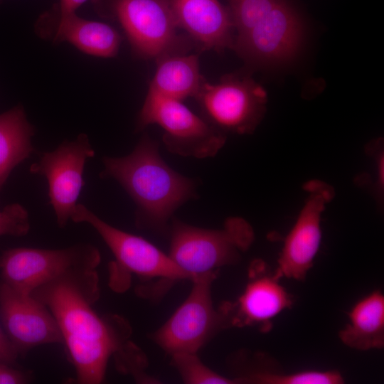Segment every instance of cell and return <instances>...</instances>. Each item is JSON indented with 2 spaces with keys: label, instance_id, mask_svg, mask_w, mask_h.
Returning <instances> with one entry per match:
<instances>
[{
  "label": "cell",
  "instance_id": "cell-16",
  "mask_svg": "<svg viewBox=\"0 0 384 384\" xmlns=\"http://www.w3.org/2000/svg\"><path fill=\"white\" fill-rule=\"evenodd\" d=\"M178 27L203 49L233 48L234 29L229 10L218 0H166Z\"/></svg>",
  "mask_w": 384,
  "mask_h": 384
},
{
  "label": "cell",
  "instance_id": "cell-5",
  "mask_svg": "<svg viewBox=\"0 0 384 384\" xmlns=\"http://www.w3.org/2000/svg\"><path fill=\"white\" fill-rule=\"evenodd\" d=\"M217 273L193 276L186 300L152 334L153 341L168 354L198 353L218 332L230 327L222 305L215 309L213 304L211 287Z\"/></svg>",
  "mask_w": 384,
  "mask_h": 384
},
{
  "label": "cell",
  "instance_id": "cell-25",
  "mask_svg": "<svg viewBox=\"0 0 384 384\" xmlns=\"http://www.w3.org/2000/svg\"><path fill=\"white\" fill-rule=\"evenodd\" d=\"M27 380L28 376L24 373L0 361V384H21Z\"/></svg>",
  "mask_w": 384,
  "mask_h": 384
},
{
  "label": "cell",
  "instance_id": "cell-22",
  "mask_svg": "<svg viewBox=\"0 0 384 384\" xmlns=\"http://www.w3.org/2000/svg\"><path fill=\"white\" fill-rule=\"evenodd\" d=\"M280 0H229L235 37L244 35L263 18ZM234 37V38H235Z\"/></svg>",
  "mask_w": 384,
  "mask_h": 384
},
{
  "label": "cell",
  "instance_id": "cell-1",
  "mask_svg": "<svg viewBox=\"0 0 384 384\" xmlns=\"http://www.w3.org/2000/svg\"><path fill=\"white\" fill-rule=\"evenodd\" d=\"M98 284L96 270H82L58 277L31 293L55 317L76 381L81 384L102 383L111 356L116 358L132 343V329L124 319L115 314L100 316L93 309L100 297Z\"/></svg>",
  "mask_w": 384,
  "mask_h": 384
},
{
  "label": "cell",
  "instance_id": "cell-2",
  "mask_svg": "<svg viewBox=\"0 0 384 384\" xmlns=\"http://www.w3.org/2000/svg\"><path fill=\"white\" fill-rule=\"evenodd\" d=\"M101 178L117 181L137 205L139 228L161 230L174 212L195 196L192 180L172 169L161 157L156 142L144 137L123 157H104Z\"/></svg>",
  "mask_w": 384,
  "mask_h": 384
},
{
  "label": "cell",
  "instance_id": "cell-24",
  "mask_svg": "<svg viewBox=\"0 0 384 384\" xmlns=\"http://www.w3.org/2000/svg\"><path fill=\"white\" fill-rule=\"evenodd\" d=\"M366 152L372 158L375 171V183L373 191L377 200L381 202L384 188V150L383 142L381 139L373 140L368 143L366 147Z\"/></svg>",
  "mask_w": 384,
  "mask_h": 384
},
{
  "label": "cell",
  "instance_id": "cell-23",
  "mask_svg": "<svg viewBox=\"0 0 384 384\" xmlns=\"http://www.w3.org/2000/svg\"><path fill=\"white\" fill-rule=\"evenodd\" d=\"M30 230L28 213L19 203H11L0 210V237H21Z\"/></svg>",
  "mask_w": 384,
  "mask_h": 384
},
{
  "label": "cell",
  "instance_id": "cell-14",
  "mask_svg": "<svg viewBox=\"0 0 384 384\" xmlns=\"http://www.w3.org/2000/svg\"><path fill=\"white\" fill-rule=\"evenodd\" d=\"M279 280L264 261H253L242 294L235 302L222 304L230 327L256 326L269 331L272 320L293 304L292 297Z\"/></svg>",
  "mask_w": 384,
  "mask_h": 384
},
{
  "label": "cell",
  "instance_id": "cell-7",
  "mask_svg": "<svg viewBox=\"0 0 384 384\" xmlns=\"http://www.w3.org/2000/svg\"><path fill=\"white\" fill-rule=\"evenodd\" d=\"M156 124L165 132L168 151L188 157H212L223 146L226 136L199 117L181 100L148 91L139 115V129Z\"/></svg>",
  "mask_w": 384,
  "mask_h": 384
},
{
  "label": "cell",
  "instance_id": "cell-27",
  "mask_svg": "<svg viewBox=\"0 0 384 384\" xmlns=\"http://www.w3.org/2000/svg\"><path fill=\"white\" fill-rule=\"evenodd\" d=\"M87 0H59L55 4V7L62 12L75 13L76 10Z\"/></svg>",
  "mask_w": 384,
  "mask_h": 384
},
{
  "label": "cell",
  "instance_id": "cell-6",
  "mask_svg": "<svg viewBox=\"0 0 384 384\" xmlns=\"http://www.w3.org/2000/svg\"><path fill=\"white\" fill-rule=\"evenodd\" d=\"M101 256L97 247L79 243L62 249L16 247L0 254L3 283L26 294L66 274L96 270Z\"/></svg>",
  "mask_w": 384,
  "mask_h": 384
},
{
  "label": "cell",
  "instance_id": "cell-26",
  "mask_svg": "<svg viewBox=\"0 0 384 384\" xmlns=\"http://www.w3.org/2000/svg\"><path fill=\"white\" fill-rule=\"evenodd\" d=\"M18 356L16 349L0 326V361L11 364Z\"/></svg>",
  "mask_w": 384,
  "mask_h": 384
},
{
  "label": "cell",
  "instance_id": "cell-8",
  "mask_svg": "<svg viewBox=\"0 0 384 384\" xmlns=\"http://www.w3.org/2000/svg\"><path fill=\"white\" fill-rule=\"evenodd\" d=\"M195 97L206 122L224 134L253 132L267 101L263 87L242 73L228 75L214 84L205 82Z\"/></svg>",
  "mask_w": 384,
  "mask_h": 384
},
{
  "label": "cell",
  "instance_id": "cell-3",
  "mask_svg": "<svg viewBox=\"0 0 384 384\" xmlns=\"http://www.w3.org/2000/svg\"><path fill=\"white\" fill-rule=\"evenodd\" d=\"M255 240L250 224L230 217L220 229H205L174 220L169 255L191 279L194 275L218 272L239 261Z\"/></svg>",
  "mask_w": 384,
  "mask_h": 384
},
{
  "label": "cell",
  "instance_id": "cell-20",
  "mask_svg": "<svg viewBox=\"0 0 384 384\" xmlns=\"http://www.w3.org/2000/svg\"><path fill=\"white\" fill-rule=\"evenodd\" d=\"M238 383L256 384H341L342 375L337 370H306L293 373H276L254 370L235 378Z\"/></svg>",
  "mask_w": 384,
  "mask_h": 384
},
{
  "label": "cell",
  "instance_id": "cell-15",
  "mask_svg": "<svg viewBox=\"0 0 384 384\" xmlns=\"http://www.w3.org/2000/svg\"><path fill=\"white\" fill-rule=\"evenodd\" d=\"M35 27L43 38L54 43L68 42L82 52L97 57L115 56L122 40L110 25L81 18L75 12H62L55 5L40 16Z\"/></svg>",
  "mask_w": 384,
  "mask_h": 384
},
{
  "label": "cell",
  "instance_id": "cell-18",
  "mask_svg": "<svg viewBox=\"0 0 384 384\" xmlns=\"http://www.w3.org/2000/svg\"><path fill=\"white\" fill-rule=\"evenodd\" d=\"M157 60L149 92L181 101L197 95L205 81L196 55L175 53Z\"/></svg>",
  "mask_w": 384,
  "mask_h": 384
},
{
  "label": "cell",
  "instance_id": "cell-21",
  "mask_svg": "<svg viewBox=\"0 0 384 384\" xmlns=\"http://www.w3.org/2000/svg\"><path fill=\"white\" fill-rule=\"evenodd\" d=\"M172 363L187 384H233L236 380L220 375L206 366L197 353H179L171 356Z\"/></svg>",
  "mask_w": 384,
  "mask_h": 384
},
{
  "label": "cell",
  "instance_id": "cell-17",
  "mask_svg": "<svg viewBox=\"0 0 384 384\" xmlns=\"http://www.w3.org/2000/svg\"><path fill=\"white\" fill-rule=\"evenodd\" d=\"M348 315V323L339 332L343 343L360 351L384 346V296L380 291L358 301Z\"/></svg>",
  "mask_w": 384,
  "mask_h": 384
},
{
  "label": "cell",
  "instance_id": "cell-9",
  "mask_svg": "<svg viewBox=\"0 0 384 384\" xmlns=\"http://www.w3.org/2000/svg\"><path fill=\"white\" fill-rule=\"evenodd\" d=\"M70 220L90 225L100 235L115 257L112 271L132 273L142 279H159L160 289L176 281L191 280L169 255L144 238L108 224L85 206L78 203Z\"/></svg>",
  "mask_w": 384,
  "mask_h": 384
},
{
  "label": "cell",
  "instance_id": "cell-4",
  "mask_svg": "<svg viewBox=\"0 0 384 384\" xmlns=\"http://www.w3.org/2000/svg\"><path fill=\"white\" fill-rule=\"evenodd\" d=\"M99 16L115 20L132 49L144 58H159L185 51L186 41L166 0H91Z\"/></svg>",
  "mask_w": 384,
  "mask_h": 384
},
{
  "label": "cell",
  "instance_id": "cell-10",
  "mask_svg": "<svg viewBox=\"0 0 384 384\" xmlns=\"http://www.w3.org/2000/svg\"><path fill=\"white\" fill-rule=\"evenodd\" d=\"M302 37L299 15L289 2L280 0L251 30L234 38L233 48L250 65H279L296 56Z\"/></svg>",
  "mask_w": 384,
  "mask_h": 384
},
{
  "label": "cell",
  "instance_id": "cell-11",
  "mask_svg": "<svg viewBox=\"0 0 384 384\" xmlns=\"http://www.w3.org/2000/svg\"><path fill=\"white\" fill-rule=\"evenodd\" d=\"M94 156L88 137L80 134L74 140L63 142L53 151L43 153L29 167L31 174L46 178L49 203L60 228L67 225L75 211L85 186V163Z\"/></svg>",
  "mask_w": 384,
  "mask_h": 384
},
{
  "label": "cell",
  "instance_id": "cell-13",
  "mask_svg": "<svg viewBox=\"0 0 384 384\" xmlns=\"http://www.w3.org/2000/svg\"><path fill=\"white\" fill-rule=\"evenodd\" d=\"M0 316L18 356L41 345L63 343L60 328L49 309L31 294L16 291L2 282Z\"/></svg>",
  "mask_w": 384,
  "mask_h": 384
},
{
  "label": "cell",
  "instance_id": "cell-12",
  "mask_svg": "<svg viewBox=\"0 0 384 384\" xmlns=\"http://www.w3.org/2000/svg\"><path fill=\"white\" fill-rule=\"evenodd\" d=\"M303 188L306 193L304 203L284 239L274 272L279 279H305L319 250L321 215L335 196L334 187L321 180L309 181Z\"/></svg>",
  "mask_w": 384,
  "mask_h": 384
},
{
  "label": "cell",
  "instance_id": "cell-19",
  "mask_svg": "<svg viewBox=\"0 0 384 384\" xmlns=\"http://www.w3.org/2000/svg\"><path fill=\"white\" fill-rule=\"evenodd\" d=\"M33 134L22 106L0 114V191L13 169L35 151Z\"/></svg>",
  "mask_w": 384,
  "mask_h": 384
}]
</instances>
